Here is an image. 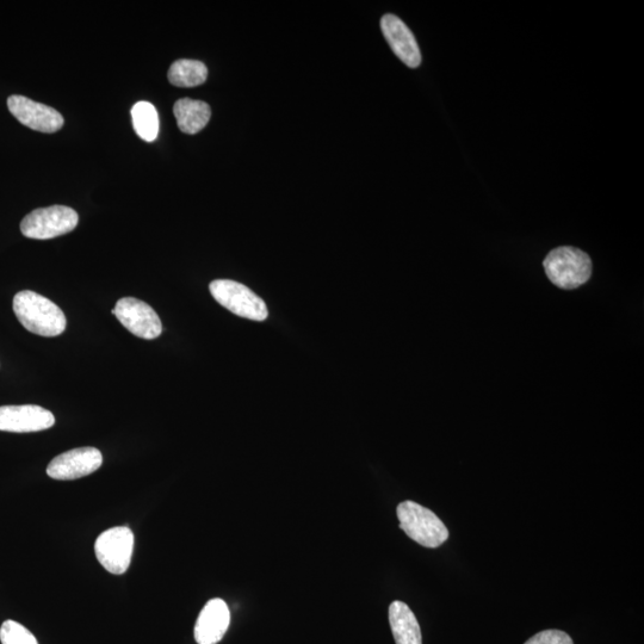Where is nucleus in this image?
I'll list each match as a JSON object with an SVG mask.
<instances>
[{
    "label": "nucleus",
    "instance_id": "7",
    "mask_svg": "<svg viewBox=\"0 0 644 644\" xmlns=\"http://www.w3.org/2000/svg\"><path fill=\"white\" fill-rule=\"evenodd\" d=\"M130 333L141 339L153 340L163 332V324L154 309L146 302L125 297L111 311Z\"/></svg>",
    "mask_w": 644,
    "mask_h": 644
},
{
    "label": "nucleus",
    "instance_id": "6",
    "mask_svg": "<svg viewBox=\"0 0 644 644\" xmlns=\"http://www.w3.org/2000/svg\"><path fill=\"white\" fill-rule=\"evenodd\" d=\"M134 550L133 531L127 526H116L99 535L95 553L99 563L111 574L127 572Z\"/></svg>",
    "mask_w": 644,
    "mask_h": 644
},
{
    "label": "nucleus",
    "instance_id": "5",
    "mask_svg": "<svg viewBox=\"0 0 644 644\" xmlns=\"http://www.w3.org/2000/svg\"><path fill=\"white\" fill-rule=\"evenodd\" d=\"M79 216L76 210L65 206L40 208L28 214L21 222L24 237L48 240L76 229Z\"/></svg>",
    "mask_w": 644,
    "mask_h": 644
},
{
    "label": "nucleus",
    "instance_id": "14",
    "mask_svg": "<svg viewBox=\"0 0 644 644\" xmlns=\"http://www.w3.org/2000/svg\"><path fill=\"white\" fill-rule=\"evenodd\" d=\"M177 125L185 134L194 135L208 125L212 110L206 102L182 98L173 107Z\"/></svg>",
    "mask_w": 644,
    "mask_h": 644
},
{
    "label": "nucleus",
    "instance_id": "11",
    "mask_svg": "<svg viewBox=\"0 0 644 644\" xmlns=\"http://www.w3.org/2000/svg\"><path fill=\"white\" fill-rule=\"evenodd\" d=\"M381 28L396 57L408 67H419L421 64L420 49L410 28L399 17L390 14L382 17Z\"/></svg>",
    "mask_w": 644,
    "mask_h": 644
},
{
    "label": "nucleus",
    "instance_id": "4",
    "mask_svg": "<svg viewBox=\"0 0 644 644\" xmlns=\"http://www.w3.org/2000/svg\"><path fill=\"white\" fill-rule=\"evenodd\" d=\"M209 290L216 302L238 317L253 321H264L269 317L268 307L262 297L244 284L231 280H216L210 283Z\"/></svg>",
    "mask_w": 644,
    "mask_h": 644
},
{
    "label": "nucleus",
    "instance_id": "10",
    "mask_svg": "<svg viewBox=\"0 0 644 644\" xmlns=\"http://www.w3.org/2000/svg\"><path fill=\"white\" fill-rule=\"evenodd\" d=\"M55 417L51 411L36 405L0 407V431L14 433L40 432L51 429Z\"/></svg>",
    "mask_w": 644,
    "mask_h": 644
},
{
    "label": "nucleus",
    "instance_id": "3",
    "mask_svg": "<svg viewBox=\"0 0 644 644\" xmlns=\"http://www.w3.org/2000/svg\"><path fill=\"white\" fill-rule=\"evenodd\" d=\"M400 528L420 546L438 548L448 541L449 531L441 519L426 507L414 501H404L398 506Z\"/></svg>",
    "mask_w": 644,
    "mask_h": 644
},
{
    "label": "nucleus",
    "instance_id": "16",
    "mask_svg": "<svg viewBox=\"0 0 644 644\" xmlns=\"http://www.w3.org/2000/svg\"><path fill=\"white\" fill-rule=\"evenodd\" d=\"M135 133L147 142H153L159 134V116L156 107L150 102L136 103L132 109Z\"/></svg>",
    "mask_w": 644,
    "mask_h": 644
},
{
    "label": "nucleus",
    "instance_id": "15",
    "mask_svg": "<svg viewBox=\"0 0 644 644\" xmlns=\"http://www.w3.org/2000/svg\"><path fill=\"white\" fill-rule=\"evenodd\" d=\"M167 76L177 88H195L206 83L208 68L201 61L181 59L171 65Z\"/></svg>",
    "mask_w": 644,
    "mask_h": 644
},
{
    "label": "nucleus",
    "instance_id": "18",
    "mask_svg": "<svg viewBox=\"0 0 644 644\" xmlns=\"http://www.w3.org/2000/svg\"><path fill=\"white\" fill-rule=\"evenodd\" d=\"M525 644H574L572 637L561 630H546L531 637Z\"/></svg>",
    "mask_w": 644,
    "mask_h": 644
},
{
    "label": "nucleus",
    "instance_id": "13",
    "mask_svg": "<svg viewBox=\"0 0 644 644\" xmlns=\"http://www.w3.org/2000/svg\"><path fill=\"white\" fill-rule=\"evenodd\" d=\"M389 623L396 644H423L418 619L407 604L398 600L389 606Z\"/></svg>",
    "mask_w": 644,
    "mask_h": 644
},
{
    "label": "nucleus",
    "instance_id": "2",
    "mask_svg": "<svg viewBox=\"0 0 644 644\" xmlns=\"http://www.w3.org/2000/svg\"><path fill=\"white\" fill-rule=\"evenodd\" d=\"M543 265L549 280L561 289H577L592 275L591 258L584 251L571 246L551 251Z\"/></svg>",
    "mask_w": 644,
    "mask_h": 644
},
{
    "label": "nucleus",
    "instance_id": "12",
    "mask_svg": "<svg viewBox=\"0 0 644 644\" xmlns=\"http://www.w3.org/2000/svg\"><path fill=\"white\" fill-rule=\"evenodd\" d=\"M231 613L225 600H209L197 618L195 640L198 644H218L227 633Z\"/></svg>",
    "mask_w": 644,
    "mask_h": 644
},
{
    "label": "nucleus",
    "instance_id": "1",
    "mask_svg": "<svg viewBox=\"0 0 644 644\" xmlns=\"http://www.w3.org/2000/svg\"><path fill=\"white\" fill-rule=\"evenodd\" d=\"M14 312L24 328L41 337H58L67 320L60 307L35 291L23 290L14 297Z\"/></svg>",
    "mask_w": 644,
    "mask_h": 644
},
{
    "label": "nucleus",
    "instance_id": "17",
    "mask_svg": "<svg viewBox=\"0 0 644 644\" xmlns=\"http://www.w3.org/2000/svg\"><path fill=\"white\" fill-rule=\"evenodd\" d=\"M0 642L2 644H39L26 627L15 621H5L2 624Z\"/></svg>",
    "mask_w": 644,
    "mask_h": 644
},
{
    "label": "nucleus",
    "instance_id": "9",
    "mask_svg": "<svg viewBox=\"0 0 644 644\" xmlns=\"http://www.w3.org/2000/svg\"><path fill=\"white\" fill-rule=\"evenodd\" d=\"M8 108L22 125L36 132L51 134L64 126V117L59 111L24 96L9 97Z\"/></svg>",
    "mask_w": 644,
    "mask_h": 644
},
{
    "label": "nucleus",
    "instance_id": "8",
    "mask_svg": "<svg viewBox=\"0 0 644 644\" xmlns=\"http://www.w3.org/2000/svg\"><path fill=\"white\" fill-rule=\"evenodd\" d=\"M102 464L101 451L92 447L78 448L55 457L48 464L47 475L54 480H77L97 472Z\"/></svg>",
    "mask_w": 644,
    "mask_h": 644
}]
</instances>
